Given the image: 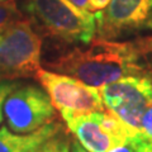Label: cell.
<instances>
[{
	"mask_svg": "<svg viewBox=\"0 0 152 152\" xmlns=\"http://www.w3.org/2000/svg\"><path fill=\"white\" fill-rule=\"evenodd\" d=\"M71 140L62 128L29 152H71Z\"/></svg>",
	"mask_w": 152,
	"mask_h": 152,
	"instance_id": "obj_11",
	"label": "cell"
},
{
	"mask_svg": "<svg viewBox=\"0 0 152 152\" xmlns=\"http://www.w3.org/2000/svg\"><path fill=\"white\" fill-rule=\"evenodd\" d=\"M23 12L38 34L66 43L89 45L96 36V15L70 0H26Z\"/></svg>",
	"mask_w": 152,
	"mask_h": 152,
	"instance_id": "obj_2",
	"label": "cell"
},
{
	"mask_svg": "<svg viewBox=\"0 0 152 152\" xmlns=\"http://www.w3.org/2000/svg\"><path fill=\"white\" fill-rule=\"evenodd\" d=\"M104 107L134 133L142 115L152 103V75L127 76L99 88Z\"/></svg>",
	"mask_w": 152,
	"mask_h": 152,
	"instance_id": "obj_5",
	"label": "cell"
},
{
	"mask_svg": "<svg viewBox=\"0 0 152 152\" xmlns=\"http://www.w3.org/2000/svg\"><path fill=\"white\" fill-rule=\"evenodd\" d=\"M23 18H24V15L19 10L14 0L0 3V31H3L5 27L13 24L14 22Z\"/></svg>",
	"mask_w": 152,
	"mask_h": 152,
	"instance_id": "obj_12",
	"label": "cell"
},
{
	"mask_svg": "<svg viewBox=\"0 0 152 152\" xmlns=\"http://www.w3.org/2000/svg\"><path fill=\"white\" fill-rule=\"evenodd\" d=\"M4 1H8V0H0V3H4Z\"/></svg>",
	"mask_w": 152,
	"mask_h": 152,
	"instance_id": "obj_17",
	"label": "cell"
},
{
	"mask_svg": "<svg viewBox=\"0 0 152 152\" xmlns=\"http://www.w3.org/2000/svg\"><path fill=\"white\" fill-rule=\"evenodd\" d=\"M42 39L23 18L0 31V80L36 76L41 69Z\"/></svg>",
	"mask_w": 152,
	"mask_h": 152,
	"instance_id": "obj_3",
	"label": "cell"
},
{
	"mask_svg": "<svg viewBox=\"0 0 152 152\" xmlns=\"http://www.w3.org/2000/svg\"><path fill=\"white\" fill-rule=\"evenodd\" d=\"M76 141L88 152H108L129 143L137 133L109 112H95L64 119Z\"/></svg>",
	"mask_w": 152,
	"mask_h": 152,
	"instance_id": "obj_6",
	"label": "cell"
},
{
	"mask_svg": "<svg viewBox=\"0 0 152 152\" xmlns=\"http://www.w3.org/2000/svg\"><path fill=\"white\" fill-rule=\"evenodd\" d=\"M62 128V124L57 121L51 122L32 133H15L8 127H1L0 152H29Z\"/></svg>",
	"mask_w": 152,
	"mask_h": 152,
	"instance_id": "obj_9",
	"label": "cell"
},
{
	"mask_svg": "<svg viewBox=\"0 0 152 152\" xmlns=\"http://www.w3.org/2000/svg\"><path fill=\"white\" fill-rule=\"evenodd\" d=\"M70 1H72L80 9H84V10L89 12V0H70Z\"/></svg>",
	"mask_w": 152,
	"mask_h": 152,
	"instance_id": "obj_15",
	"label": "cell"
},
{
	"mask_svg": "<svg viewBox=\"0 0 152 152\" xmlns=\"http://www.w3.org/2000/svg\"><path fill=\"white\" fill-rule=\"evenodd\" d=\"M71 152H88V151L85 150L77 141H74L72 143H71ZM108 152H134V151H133L131 143H126V145H121V146L114 147V148H112Z\"/></svg>",
	"mask_w": 152,
	"mask_h": 152,
	"instance_id": "obj_14",
	"label": "cell"
},
{
	"mask_svg": "<svg viewBox=\"0 0 152 152\" xmlns=\"http://www.w3.org/2000/svg\"><path fill=\"white\" fill-rule=\"evenodd\" d=\"M8 128L15 133H32L56 119V109L45 89L37 85L17 86L3 107Z\"/></svg>",
	"mask_w": 152,
	"mask_h": 152,
	"instance_id": "obj_7",
	"label": "cell"
},
{
	"mask_svg": "<svg viewBox=\"0 0 152 152\" xmlns=\"http://www.w3.org/2000/svg\"><path fill=\"white\" fill-rule=\"evenodd\" d=\"M17 86L18 84L12 81V80H0V124L3 123V119H4L3 107H4V103H5V99Z\"/></svg>",
	"mask_w": 152,
	"mask_h": 152,
	"instance_id": "obj_13",
	"label": "cell"
},
{
	"mask_svg": "<svg viewBox=\"0 0 152 152\" xmlns=\"http://www.w3.org/2000/svg\"><path fill=\"white\" fill-rule=\"evenodd\" d=\"M88 46L69 51L55 62H47V67L98 89L127 76L152 75L141 64V43L98 38Z\"/></svg>",
	"mask_w": 152,
	"mask_h": 152,
	"instance_id": "obj_1",
	"label": "cell"
},
{
	"mask_svg": "<svg viewBox=\"0 0 152 152\" xmlns=\"http://www.w3.org/2000/svg\"><path fill=\"white\" fill-rule=\"evenodd\" d=\"M96 15V37L117 41L152 29V0H110Z\"/></svg>",
	"mask_w": 152,
	"mask_h": 152,
	"instance_id": "obj_8",
	"label": "cell"
},
{
	"mask_svg": "<svg viewBox=\"0 0 152 152\" xmlns=\"http://www.w3.org/2000/svg\"><path fill=\"white\" fill-rule=\"evenodd\" d=\"M143 46H145V48H146V51H152V38L150 41H147V42H145L143 43Z\"/></svg>",
	"mask_w": 152,
	"mask_h": 152,
	"instance_id": "obj_16",
	"label": "cell"
},
{
	"mask_svg": "<svg viewBox=\"0 0 152 152\" xmlns=\"http://www.w3.org/2000/svg\"><path fill=\"white\" fill-rule=\"evenodd\" d=\"M129 143L134 152H152V103L146 108L140 131Z\"/></svg>",
	"mask_w": 152,
	"mask_h": 152,
	"instance_id": "obj_10",
	"label": "cell"
},
{
	"mask_svg": "<svg viewBox=\"0 0 152 152\" xmlns=\"http://www.w3.org/2000/svg\"><path fill=\"white\" fill-rule=\"evenodd\" d=\"M36 77L39 80L52 105L60 112L62 119L105 110L99 89L81 80L43 69H39Z\"/></svg>",
	"mask_w": 152,
	"mask_h": 152,
	"instance_id": "obj_4",
	"label": "cell"
}]
</instances>
